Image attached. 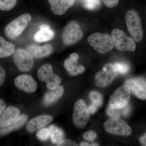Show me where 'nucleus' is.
Segmentation results:
<instances>
[{"instance_id":"30","label":"nucleus","mask_w":146,"mask_h":146,"mask_svg":"<svg viewBox=\"0 0 146 146\" xmlns=\"http://www.w3.org/2000/svg\"><path fill=\"white\" fill-rule=\"evenodd\" d=\"M97 137V134L95 131H89L85 132L83 135V138L86 141H94Z\"/></svg>"},{"instance_id":"29","label":"nucleus","mask_w":146,"mask_h":146,"mask_svg":"<svg viewBox=\"0 0 146 146\" xmlns=\"http://www.w3.org/2000/svg\"><path fill=\"white\" fill-rule=\"evenodd\" d=\"M120 110L113 109L109 106L107 109V114L111 118L120 117H121V112H122V110L121 111Z\"/></svg>"},{"instance_id":"13","label":"nucleus","mask_w":146,"mask_h":146,"mask_svg":"<svg viewBox=\"0 0 146 146\" xmlns=\"http://www.w3.org/2000/svg\"><path fill=\"white\" fill-rule=\"evenodd\" d=\"M125 84L129 87L130 91L138 98L146 100V81L141 78L128 79Z\"/></svg>"},{"instance_id":"9","label":"nucleus","mask_w":146,"mask_h":146,"mask_svg":"<svg viewBox=\"0 0 146 146\" xmlns=\"http://www.w3.org/2000/svg\"><path fill=\"white\" fill-rule=\"evenodd\" d=\"M37 76L40 81L46 83L47 88L49 90L56 88L61 82L60 77L54 74L52 66L48 63L42 65L38 69Z\"/></svg>"},{"instance_id":"27","label":"nucleus","mask_w":146,"mask_h":146,"mask_svg":"<svg viewBox=\"0 0 146 146\" xmlns=\"http://www.w3.org/2000/svg\"><path fill=\"white\" fill-rule=\"evenodd\" d=\"M115 68L118 73L121 74H125L129 70V65L127 63H116L114 64Z\"/></svg>"},{"instance_id":"7","label":"nucleus","mask_w":146,"mask_h":146,"mask_svg":"<svg viewBox=\"0 0 146 146\" xmlns=\"http://www.w3.org/2000/svg\"><path fill=\"white\" fill-rule=\"evenodd\" d=\"M107 133L114 135L127 136L131 134V129L125 121L117 118H111L104 124Z\"/></svg>"},{"instance_id":"15","label":"nucleus","mask_w":146,"mask_h":146,"mask_svg":"<svg viewBox=\"0 0 146 146\" xmlns=\"http://www.w3.org/2000/svg\"><path fill=\"white\" fill-rule=\"evenodd\" d=\"M20 110L17 108L9 106L0 117V127H5L10 125L19 117Z\"/></svg>"},{"instance_id":"2","label":"nucleus","mask_w":146,"mask_h":146,"mask_svg":"<svg viewBox=\"0 0 146 146\" xmlns=\"http://www.w3.org/2000/svg\"><path fill=\"white\" fill-rule=\"evenodd\" d=\"M87 40L90 46L100 54L109 52L114 46L112 37L108 33H95L91 35Z\"/></svg>"},{"instance_id":"31","label":"nucleus","mask_w":146,"mask_h":146,"mask_svg":"<svg viewBox=\"0 0 146 146\" xmlns=\"http://www.w3.org/2000/svg\"><path fill=\"white\" fill-rule=\"evenodd\" d=\"M57 146H77L78 144L74 141L70 139H64L60 141L57 145Z\"/></svg>"},{"instance_id":"8","label":"nucleus","mask_w":146,"mask_h":146,"mask_svg":"<svg viewBox=\"0 0 146 146\" xmlns=\"http://www.w3.org/2000/svg\"><path fill=\"white\" fill-rule=\"evenodd\" d=\"M83 35V32L78 22L71 21L63 29L62 35L63 43L66 45L74 44L81 40Z\"/></svg>"},{"instance_id":"39","label":"nucleus","mask_w":146,"mask_h":146,"mask_svg":"<svg viewBox=\"0 0 146 146\" xmlns=\"http://www.w3.org/2000/svg\"><path fill=\"white\" fill-rule=\"evenodd\" d=\"M90 146H98V145L97 144H92V145H90Z\"/></svg>"},{"instance_id":"10","label":"nucleus","mask_w":146,"mask_h":146,"mask_svg":"<svg viewBox=\"0 0 146 146\" xmlns=\"http://www.w3.org/2000/svg\"><path fill=\"white\" fill-rule=\"evenodd\" d=\"M117 74L114 65L112 63H106L95 76L96 84L101 88L109 86L116 78Z\"/></svg>"},{"instance_id":"24","label":"nucleus","mask_w":146,"mask_h":146,"mask_svg":"<svg viewBox=\"0 0 146 146\" xmlns=\"http://www.w3.org/2000/svg\"><path fill=\"white\" fill-rule=\"evenodd\" d=\"M90 97L93 104L98 108L101 106L103 102V98L101 94L97 91H91L90 94Z\"/></svg>"},{"instance_id":"22","label":"nucleus","mask_w":146,"mask_h":146,"mask_svg":"<svg viewBox=\"0 0 146 146\" xmlns=\"http://www.w3.org/2000/svg\"><path fill=\"white\" fill-rule=\"evenodd\" d=\"M28 118V117L27 115L25 114L20 115L12 124L8 127H3L0 129V135L7 134L13 130L20 128L26 122Z\"/></svg>"},{"instance_id":"20","label":"nucleus","mask_w":146,"mask_h":146,"mask_svg":"<svg viewBox=\"0 0 146 146\" xmlns=\"http://www.w3.org/2000/svg\"><path fill=\"white\" fill-rule=\"evenodd\" d=\"M64 87L59 85L55 89L48 91L44 97V103L46 105H50L57 101L63 96Z\"/></svg>"},{"instance_id":"36","label":"nucleus","mask_w":146,"mask_h":146,"mask_svg":"<svg viewBox=\"0 0 146 146\" xmlns=\"http://www.w3.org/2000/svg\"><path fill=\"white\" fill-rule=\"evenodd\" d=\"M88 109H89L90 113L93 114L96 112L97 110H98V107L93 104L89 106Z\"/></svg>"},{"instance_id":"14","label":"nucleus","mask_w":146,"mask_h":146,"mask_svg":"<svg viewBox=\"0 0 146 146\" xmlns=\"http://www.w3.org/2000/svg\"><path fill=\"white\" fill-rule=\"evenodd\" d=\"M78 55L76 53H73L64 61V68L71 75H77L85 71L84 66L78 64Z\"/></svg>"},{"instance_id":"19","label":"nucleus","mask_w":146,"mask_h":146,"mask_svg":"<svg viewBox=\"0 0 146 146\" xmlns=\"http://www.w3.org/2000/svg\"><path fill=\"white\" fill-rule=\"evenodd\" d=\"M54 35V32L50 27L48 25L43 24L40 26L39 30L35 34L34 38L36 42H45L52 39Z\"/></svg>"},{"instance_id":"16","label":"nucleus","mask_w":146,"mask_h":146,"mask_svg":"<svg viewBox=\"0 0 146 146\" xmlns=\"http://www.w3.org/2000/svg\"><path fill=\"white\" fill-rule=\"evenodd\" d=\"M53 120L50 115H41L31 120L27 125V130L29 132H34L51 122Z\"/></svg>"},{"instance_id":"23","label":"nucleus","mask_w":146,"mask_h":146,"mask_svg":"<svg viewBox=\"0 0 146 146\" xmlns=\"http://www.w3.org/2000/svg\"><path fill=\"white\" fill-rule=\"evenodd\" d=\"M50 131L51 138L53 143L57 145L64 138V133L60 129L54 125L50 126L49 127Z\"/></svg>"},{"instance_id":"28","label":"nucleus","mask_w":146,"mask_h":146,"mask_svg":"<svg viewBox=\"0 0 146 146\" xmlns=\"http://www.w3.org/2000/svg\"><path fill=\"white\" fill-rule=\"evenodd\" d=\"M50 131L49 128L42 129L36 133L37 138L42 141H46L50 137Z\"/></svg>"},{"instance_id":"17","label":"nucleus","mask_w":146,"mask_h":146,"mask_svg":"<svg viewBox=\"0 0 146 146\" xmlns=\"http://www.w3.org/2000/svg\"><path fill=\"white\" fill-rule=\"evenodd\" d=\"M51 9L56 15H63L74 4L75 0H48Z\"/></svg>"},{"instance_id":"26","label":"nucleus","mask_w":146,"mask_h":146,"mask_svg":"<svg viewBox=\"0 0 146 146\" xmlns=\"http://www.w3.org/2000/svg\"><path fill=\"white\" fill-rule=\"evenodd\" d=\"M84 5L89 10H96L100 7L101 2L100 0H84Z\"/></svg>"},{"instance_id":"32","label":"nucleus","mask_w":146,"mask_h":146,"mask_svg":"<svg viewBox=\"0 0 146 146\" xmlns=\"http://www.w3.org/2000/svg\"><path fill=\"white\" fill-rule=\"evenodd\" d=\"M106 6L108 8L115 7L119 2V0H102Z\"/></svg>"},{"instance_id":"4","label":"nucleus","mask_w":146,"mask_h":146,"mask_svg":"<svg viewBox=\"0 0 146 146\" xmlns=\"http://www.w3.org/2000/svg\"><path fill=\"white\" fill-rule=\"evenodd\" d=\"M111 36L113 45L118 50L133 52L136 50V44L134 39L127 36L121 30L118 29L113 30Z\"/></svg>"},{"instance_id":"11","label":"nucleus","mask_w":146,"mask_h":146,"mask_svg":"<svg viewBox=\"0 0 146 146\" xmlns=\"http://www.w3.org/2000/svg\"><path fill=\"white\" fill-rule=\"evenodd\" d=\"M13 60L15 65L21 72L31 70L34 65L33 57L27 50L18 48L13 54Z\"/></svg>"},{"instance_id":"35","label":"nucleus","mask_w":146,"mask_h":146,"mask_svg":"<svg viewBox=\"0 0 146 146\" xmlns=\"http://www.w3.org/2000/svg\"><path fill=\"white\" fill-rule=\"evenodd\" d=\"M122 113L123 115L124 116H127L129 114L130 111V107L129 105L126 106L125 107L122 108Z\"/></svg>"},{"instance_id":"25","label":"nucleus","mask_w":146,"mask_h":146,"mask_svg":"<svg viewBox=\"0 0 146 146\" xmlns=\"http://www.w3.org/2000/svg\"><path fill=\"white\" fill-rule=\"evenodd\" d=\"M17 0H0V10L9 11L16 6Z\"/></svg>"},{"instance_id":"21","label":"nucleus","mask_w":146,"mask_h":146,"mask_svg":"<svg viewBox=\"0 0 146 146\" xmlns=\"http://www.w3.org/2000/svg\"><path fill=\"white\" fill-rule=\"evenodd\" d=\"M15 51L14 45L0 36V58L9 57L13 54Z\"/></svg>"},{"instance_id":"34","label":"nucleus","mask_w":146,"mask_h":146,"mask_svg":"<svg viewBox=\"0 0 146 146\" xmlns=\"http://www.w3.org/2000/svg\"><path fill=\"white\" fill-rule=\"evenodd\" d=\"M6 105L4 101L0 99V117L5 110Z\"/></svg>"},{"instance_id":"3","label":"nucleus","mask_w":146,"mask_h":146,"mask_svg":"<svg viewBox=\"0 0 146 146\" xmlns=\"http://www.w3.org/2000/svg\"><path fill=\"white\" fill-rule=\"evenodd\" d=\"M32 20L29 13H24L7 25L5 29L6 36L11 39H16L23 32Z\"/></svg>"},{"instance_id":"18","label":"nucleus","mask_w":146,"mask_h":146,"mask_svg":"<svg viewBox=\"0 0 146 146\" xmlns=\"http://www.w3.org/2000/svg\"><path fill=\"white\" fill-rule=\"evenodd\" d=\"M27 50L36 58H42L48 56L53 51V48L49 44L43 46L36 44H31L28 46Z\"/></svg>"},{"instance_id":"37","label":"nucleus","mask_w":146,"mask_h":146,"mask_svg":"<svg viewBox=\"0 0 146 146\" xmlns=\"http://www.w3.org/2000/svg\"><path fill=\"white\" fill-rule=\"evenodd\" d=\"M140 141L142 145L146 146V133L140 138Z\"/></svg>"},{"instance_id":"38","label":"nucleus","mask_w":146,"mask_h":146,"mask_svg":"<svg viewBox=\"0 0 146 146\" xmlns=\"http://www.w3.org/2000/svg\"><path fill=\"white\" fill-rule=\"evenodd\" d=\"M80 146H90V145H89V143H86V142H82V143H80Z\"/></svg>"},{"instance_id":"12","label":"nucleus","mask_w":146,"mask_h":146,"mask_svg":"<svg viewBox=\"0 0 146 146\" xmlns=\"http://www.w3.org/2000/svg\"><path fill=\"white\" fill-rule=\"evenodd\" d=\"M15 86L18 89L27 93L35 92L37 88V83L32 76L28 74L18 76L14 80Z\"/></svg>"},{"instance_id":"5","label":"nucleus","mask_w":146,"mask_h":146,"mask_svg":"<svg viewBox=\"0 0 146 146\" xmlns=\"http://www.w3.org/2000/svg\"><path fill=\"white\" fill-rule=\"evenodd\" d=\"M130 89L125 84L120 86L110 97V107L113 109H122L127 106L131 98Z\"/></svg>"},{"instance_id":"33","label":"nucleus","mask_w":146,"mask_h":146,"mask_svg":"<svg viewBox=\"0 0 146 146\" xmlns=\"http://www.w3.org/2000/svg\"><path fill=\"white\" fill-rule=\"evenodd\" d=\"M6 78L5 70L0 66V86L3 84Z\"/></svg>"},{"instance_id":"1","label":"nucleus","mask_w":146,"mask_h":146,"mask_svg":"<svg viewBox=\"0 0 146 146\" xmlns=\"http://www.w3.org/2000/svg\"><path fill=\"white\" fill-rule=\"evenodd\" d=\"M125 21L128 31L133 39L136 42H141L143 36V31L139 13L133 9L128 11Z\"/></svg>"},{"instance_id":"6","label":"nucleus","mask_w":146,"mask_h":146,"mask_svg":"<svg viewBox=\"0 0 146 146\" xmlns=\"http://www.w3.org/2000/svg\"><path fill=\"white\" fill-rule=\"evenodd\" d=\"M90 112L85 102L78 100L75 104L73 121L75 126L78 129L85 127L90 119Z\"/></svg>"}]
</instances>
